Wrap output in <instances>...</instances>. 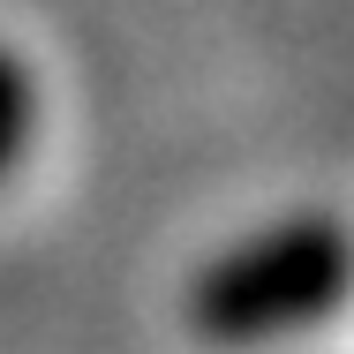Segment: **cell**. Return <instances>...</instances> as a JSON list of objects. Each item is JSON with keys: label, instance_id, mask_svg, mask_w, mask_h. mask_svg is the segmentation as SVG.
Listing matches in <instances>:
<instances>
[{"label": "cell", "instance_id": "cell-2", "mask_svg": "<svg viewBox=\"0 0 354 354\" xmlns=\"http://www.w3.org/2000/svg\"><path fill=\"white\" fill-rule=\"evenodd\" d=\"M30 136H38V75L0 46V181L23 166Z\"/></svg>", "mask_w": 354, "mask_h": 354}, {"label": "cell", "instance_id": "cell-1", "mask_svg": "<svg viewBox=\"0 0 354 354\" xmlns=\"http://www.w3.org/2000/svg\"><path fill=\"white\" fill-rule=\"evenodd\" d=\"M354 301V234L332 212H286L196 264L181 324L218 354L279 347L309 324H332Z\"/></svg>", "mask_w": 354, "mask_h": 354}]
</instances>
